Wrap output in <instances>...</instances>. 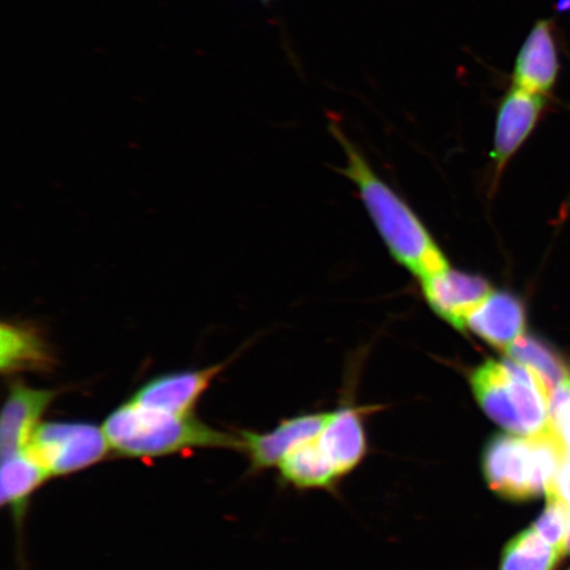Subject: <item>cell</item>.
<instances>
[{"instance_id": "obj_1", "label": "cell", "mask_w": 570, "mask_h": 570, "mask_svg": "<svg viewBox=\"0 0 570 570\" xmlns=\"http://www.w3.org/2000/svg\"><path fill=\"white\" fill-rule=\"evenodd\" d=\"M327 127L346 154V167L340 169V173L358 187L370 216L395 259L422 281L449 268L443 252L415 213L374 174L363 155L342 131L338 120L332 118Z\"/></svg>"}, {"instance_id": "obj_2", "label": "cell", "mask_w": 570, "mask_h": 570, "mask_svg": "<svg viewBox=\"0 0 570 570\" xmlns=\"http://www.w3.org/2000/svg\"><path fill=\"white\" fill-rule=\"evenodd\" d=\"M102 428L111 451L128 459H159L197 448L244 451L240 438L214 430L194 415H170L132 401L111 412Z\"/></svg>"}, {"instance_id": "obj_3", "label": "cell", "mask_w": 570, "mask_h": 570, "mask_svg": "<svg viewBox=\"0 0 570 570\" xmlns=\"http://www.w3.org/2000/svg\"><path fill=\"white\" fill-rule=\"evenodd\" d=\"M470 384L480 407L505 432L534 436L550 426V395L522 363L511 358L483 362Z\"/></svg>"}, {"instance_id": "obj_4", "label": "cell", "mask_w": 570, "mask_h": 570, "mask_svg": "<svg viewBox=\"0 0 570 570\" xmlns=\"http://www.w3.org/2000/svg\"><path fill=\"white\" fill-rule=\"evenodd\" d=\"M566 453L550 426L534 436L499 434L484 451V479L498 495L527 501L547 493Z\"/></svg>"}, {"instance_id": "obj_5", "label": "cell", "mask_w": 570, "mask_h": 570, "mask_svg": "<svg viewBox=\"0 0 570 570\" xmlns=\"http://www.w3.org/2000/svg\"><path fill=\"white\" fill-rule=\"evenodd\" d=\"M28 452L51 476L97 465L111 452L104 428L89 423H41Z\"/></svg>"}, {"instance_id": "obj_6", "label": "cell", "mask_w": 570, "mask_h": 570, "mask_svg": "<svg viewBox=\"0 0 570 570\" xmlns=\"http://www.w3.org/2000/svg\"><path fill=\"white\" fill-rule=\"evenodd\" d=\"M547 105V97L534 96L514 87H511L499 101L494 147L491 153L497 180L512 156L537 128L540 118L544 116Z\"/></svg>"}, {"instance_id": "obj_7", "label": "cell", "mask_w": 570, "mask_h": 570, "mask_svg": "<svg viewBox=\"0 0 570 570\" xmlns=\"http://www.w3.org/2000/svg\"><path fill=\"white\" fill-rule=\"evenodd\" d=\"M428 304L438 316L458 331L466 330V320L493 288L481 276L446 268L422 281Z\"/></svg>"}, {"instance_id": "obj_8", "label": "cell", "mask_w": 570, "mask_h": 570, "mask_svg": "<svg viewBox=\"0 0 570 570\" xmlns=\"http://www.w3.org/2000/svg\"><path fill=\"white\" fill-rule=\"evenodd\" d=\"M560 59L551 20H538L517 57L511 87L547 97L558 82Z\"/></svg>"}, {"instance_id": "obj_9", "label": "cell", "mask_w": 570, "mask_h": 570, "mask_svg": "<svg viewBox=\"0 0 570 570\" xmlns=\"http://www.w3.org/2000/svg\"><path fill=\"white\" fill-rule=\"evenodd\" d=\"M330 417L331 413L302 415L284 420L267 433L242 431L239 438L253 472L279 466L294 449L316 440Z\"/></svg>"}, {"instance_id": "obj_10", "label": "cell", "mask_w": 570, "mask_h": 570, "mask_svg": "<svg viewBox=\"0 0 570 570\" xmlns=\"http://www.w3.org/2000/svg\"><path fill=\"white\" fill-rule=\"evenodd\" d=\"M56 396L53 390L32 389L19 382L11 384L0 420L2 458L28 451L42 415Z\"/></svg>"}, {"instance_id": "obj_11", "label": "cell", "mask_w": 570, "mask_h": 570, "mask_svg": "<svg viewBox=\"0 0 570 570\" xmlns=\"http://www.w3.org/2000/svg\"><path fill=\"white\" fill-rule=\"evenodd\" d=\"M223 368L224 365H216L195 372L155 377L139 389L131 401L148 410L176 416H190L199 397Z\"/></svg>"}, {"instance_id": "obj_12", "label": "cell", "mask_w": 570, "mask_h": 570, "mask_svg": "<svg viewBox=\"0 0 570 570\" xmlns=\"http://www.w3.org/2000/svg\"><path fill=\"white\" fill-rule=\"evenodd\" d=\"M466 330L472 331L489 345L508 352L524 336V305L509 292L493 291L470 313Z\"/></svg>"}, {"instance_id": "obj_13", "label": "cell", "mask_w": 570, "mask_h": 570, "mask_svg": "<svg viewBox=\"0 0 570 570\" xmlns=\"http://www.w3.org/2000/svg\"><path fill=\"white\" fill-rule=\"evenodd\" d=\"M316 441L340 476L351 472L366 452L365 431L358 411L344 409L331 413Z\"/></svg>"}, {"instance_id": "obj_14", "label": "cell", "mask_w": 570, "mask_h": 570, "mask_svg": "<svg viewBox=\"0 0 570 570\" xmlns=\"http://www.w3.org/2000/svg\"><path fill=\"white\" fill-rule=\"evenodd\" d=\"M51 479L47 470L26 451L2 458L0 502L9 509L18 525L23 522L28 503L35 491Z\"/></svg>"}, {"instance_id": "obj_15", "label": "cell", "mask_w": 570, "mask_h": 570, "mask_svg": "<svg viewBox=\"0 0 570 570\" xmlns=\"http://www.w3.org/2000/svg\"><path fill=\"white\" fill-rule=\"evenodd\" d=\"M51 355L31 327L3 324L0 327V366L4 374L51 365Z\"/></svg>"}, {"instance_id": "obj_16", "label": "cell", "mask_w": 570, "mask_h": 570, "mask_svg": "<svg viewBox=\"0 0 570 570\" xmlns=\"http://www.w3.org/2000/svg\"><path fill=\"white\" fill-rule=\"evenodd\" d=\"M316 440L297 446L281 462L283 479L296 488H330L340 476Z\"/></svg>"}, {"instance_id": "obj_17", "label": "cell", "mask_w": 570, "mask_h": 570, "mask_svg": "<svg viewBox=\"0 0 570 570\" xmlns=\"http://www.w3.org/2000/svg\"><path fill=\"white\" fill-rule=\"evenodd\" d=\"M505 353L509 358L532 370L543 382L548 395L570 377L568 363L550 345L537 337H520Z\"/></svg>"}, {"instance_id": "obj_18", "label": "cell", "mask_w": 570, "mask_h": 570, "mask_svg": "<svg viewBox=\"0 0 570 570\" xmlns=\"http://www.w3.org/2000/svg\"><path fill=\"white\" fill-rule=\"evenodd\" d=\"M561 556L530 527L505 546L499 570H553Z\"/></svg>"}, {"instance_id": "obj_19", "label": "cell", "mask_w": 570, "mask_h": 570, "mask_svg": "<svg viewBox=\"0 0 570 570\" xmlns=\"http://www.w3.org/2000/svg\"><path fill=\"white\" fill-rule=\"evenodd\" d=\"M547 499L543 514L532 527L541 539L564 554L570 531V511L558 499L552 497H547Z\"/></svg>"}, {"instance_id": "obj_20", "label": "cell", "mask_w": 570, "mask_h": 570, "mask_svg": "<svg viewBox=\"0 0 570 570\" xmlns=\"http://www.w3.org/2000/svg\"><path fill=\"white\" fill-rule=\"evenodd\" d=\"M550 428L554 436L570 451V377L550 395Z\"/></svg>"}, {"instance_id": "obj_21", "label": "cell", "mask_w": 570, "mask_h": 570, "mask_svg": "<svg viewBox=\"0 0 570 570\" xmlns=\"http://www.w3.org/2000/svg\"><path fill=\"white\" fill-rule=\"evenodd\" d=\"M546 495L558 499V501L564 504L570 511V451L566 453V458L561 462L559 472L556 474Z\"/></svg>"}, {"instance_id": "obj_22", "label": "cell", "mask_w": 570, "mask_h": 570, "mask_svg": "<svg viewBox=\"0 0 570 570\" xmlns=\"http://www.w3.org/2000/svg\"><path fill=\"white\" fill-rule=\"evenodd\" d=\"M554 9L558 12H570V0H556Z\"/></svg>"}, {"instance_id": "obj_23", "label": "cell", "mask_w": 570, "mask_h": 570, "mask_svg": "<svg viewBox=\"0 0 570 570\" xmlns=\"http://www.w3.org/2000/svg\"><path fill=\"white\" fill-rule=\"evenodd\" d=\"M566 553H570V531L567 539Z\"/></svg>"}, {"instance_id": "obj_24", "label": "cell", "mask_w": 570, "mask_h": 570, "mask_svg": "<svg viewBox=\"0 0 570 570\" xmlns=\"http://www.w3.org/2000/svg\"><path fill=\"white\" fill-rule=\"evenodd\" d=\"M261 2L268 3V2H271V0H261Z\"/></svg>"}]
</instances>
